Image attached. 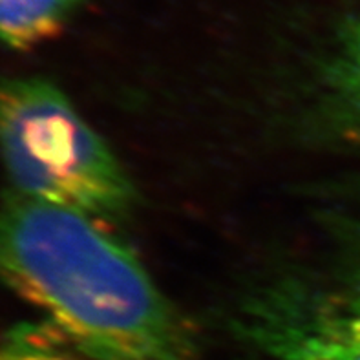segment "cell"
<instances>
[{
	"instance_id": "1",
	"label": "cell",
	"mask_w": 360,
	"mask_h": 360,
	"mask_svg": "<svg viewBox=\"0 0 360 360\" xmlns=\"http://www.w3.org/2000/svg\"><path fill=\"white\" fill-rule=\"evenodd\" d=\"M0 282L84 360H201L196 333L97 219L0 196Z\"/></svg>"
},
{
	"instance_id": "2",
	"label": "cell",
	"mask_w": 360,
	"mask_h": 360,
	"mask_svg": "<svg viewBox=\"0 0 360 360\" xmlns=\"http://www.w3.org/2000/svg\"><path fill=\"white\" fill-rule=\"evenodd\" d=\"M0 161L11 192L97 221L124 218L136 203L105 139L46 79L0 77Z\"/></svg>"
},
{
	"instance_id": "3",
	"label": "cell",
	"mask_w": 360,
	"mask_h": 360,
	"mask_svg": "<svg viewBox=\"0 0 360 360\" xmlns=\"http://www.w3.org/2000/svg\"><path fill=\"white\" fill-rule=\"evenodd\" d=\"M231 333L258 360H360V319L333 292L276 280L242 298Z\"/></svg>"
},
{
	"instance_id": "4",
	"label": "cell",
	"mask_w": 360,
	"mask_h": 360,
	"mask_svg": "<svg viewBox=\"0 0 360 360\" xmlns=\"http://www.w3.org/2000/svg\"><path fill=\"white\" fill-rule=\"evenodd\" d=\"M306 91L307 132L328 145L360 146V13L320 55Z\"/></svg>"
},
{
	"instance_id": "5",
	"label": "cell",
	"mask_w": 360,
	"mask_h": 360,
	"mask_svg": "<svg viewBox=\"0 0 360 360\" xmlns=\"http://www.w3.org/2000/svg\"><path fill=\"white\" fill-rule=\"evenodd\" d=\"M86 0H0V42L33 50L63 32Z\"/></svg>"
},
{
	"instance_id": "6",
	"label": "cell",
	"mask_w": 360,
	"mask_h": 360,
	"mask_svg": "<svg viewBox=\"0 0 360 360\" xmlns=\"http://www.w3.org/2000/svg\"><path fill=\"white\" fill-rule=\"evenodd\" d=\"M0 360H84L50 324L0 328Z\"/></svg>"
},
{
	"instance_id": "7",
	"label": "cell",
	"mask_w": 360,
	"mask_h": 360,
	"mask_svg": "<svg viewBox=\"0 0 360 360\" xmlns=\"http://www.w3.org/2000/svg\"><path fill=\"white\" fill-rule=\"evenodd\" d=\"M333 295L349 313L360 319V260L344 273L342 283Z\"/></svg>"
}]
</instances>
